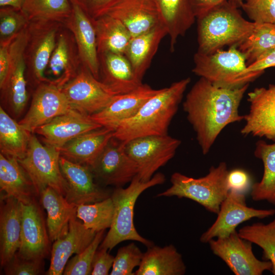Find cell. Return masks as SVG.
I'll use <instances>...</instances> for the list:
<instances>
[{
    "label": "cell",
    "instance_id": "cell-1",
    "mask_svg": "<svg viewBox=\"0 0 275 275\" xmlns=\"http://www.w3.org/2000/svg\"><path fill=\"white\" fill-rule=\"evenodd\" d=\"M249 86L235 89L219 88L200 77L186 95L183 109L203 154L208 153L227 125L244 119L238 108Z\"/></svg>",
    "mask_w": 275,
    "mask_h": 275
},
{
    "label": "cell",
    "instance_id": "cell-2",
    "mask_svg": "<svg viewBox=\"0 0 275 275\" xmlns=\"http://www.w3.org/2000/svg\"><path fill=\"white\" fill-rule=\"evenodd\" d=\"M190 82V78L187 77L161 89L134 116L118 125L114 136L126 143L139 137L167 134L171 121Z\"/></svg>",
    "mask_w": 275,
    "mask_h": 275
},
{
    "label": "cell",
    "instance_id": "cell-3",
    "mask_svg": "<svg viewBox=\"0 0 275 275\" xmlns=\"http://www.w3.org/2000/svg\"><path fill=\"white\" fill-rule=\"evenodd\" d=\"M197 19L198 52L210 54L225 46H237L252 32L256 23L244 18L228 1Z\"/></svg>",
    "mask_w": 275,
    "mask_h": 275
},
{
    "label": "cell",
    "instance_id": "cell-4",
    "mask_svg": "<svg viewBox=\"0 0 275 275\" xmlns=\"http://www.w3.org/2000/svg\"><path fill=\"white\" fill-rule=\"evenodd\" d=\"M165 176L158 173L147 182L142 181L135 176L126 188L116 187L111 197L113 202L114 212L109 230L99 245L111 251L120 242L134 240L142 243L147 248L154 245L139 234L134 225V208L140 195L147 189L163 183Z\"/></svg>",
    "mask_w": 275,
    "mask_h": 275
},
{
    "label": "cell",
    "instance_id": "cell-5",
    "mask_svg": "<svg viewBox=\"0 0 275 275\" xmlns=\"http://www.w3.org/2000/svg\"><path fill=\"white\" fill-rule=\"evenodd\" d=\"M229 172L226 163L221 162L216 167H211L208 174L199 178L175 172L171 177V186L157 197L187 198L217 214L230 191L227 183Z\"/></svg>",
    "mask_w": 275,
    "mask_h": 275
},
{
    "label": "cell",
    "instance_id": "cell-6",
    "mask_svg": "<svg viewBox=\"0 0 275 275\" xmlns=\"http://www.w3.org/2000/svg\"><path fill=\"white\" fill-rule=\"evenodd\" d=\"M193 72L213 85L222 88H240L256 79L264 72H245V57L236 46L204 54L197 51L194 56Z\"/></svg>",
    "mask_w": 275,
    "mask_h": 275
},
{
    "label": "cell",
    "instance_id": "cell-7",
    "mask_svg": "<svg viewBox=\"0 0 275 275\" xmlns=\"http://www.w3.org/2000/svg\"><path fill=\"white\" fill-rule=\"evenodd\" d=\"M63 24L53 21H32L27 26L24 51L28 85L35 88L49 81L45 72Z\"/></svg>",
    "mask_w": 275,
    "mask_h": 275
},
{
    "label": "cell",
    "instance_id": "cell-8",
    "mask_svg": "<svg viewBox=\"0 0 275 275\" xmlns=\"http://www.w3.org/2000/svg\"><path fill=\"white\" fill-rule=\"evenodd\" d=\"M58 149L43 145L32 133L24 157L18 159L39 194L41 190L50 187L65 197L66 183L60 166Z\"/></svg>",
    "mask_w": 275,
    "mask_h": 275
},
{
    "label": "cell",
    "instance_id": "cell-9",
    "mask_svg": "<svg viewBox=\"0 0 275 275\" xmlns=\"http://www.w3.org/2000/svg\"><path fill=\"white\" fill-rule=\"evenodd\" d=\"M181 141L167 134L137 138L125 143V150L138 167L137 176L149 181L175 155Z\"/></svg>",
    "mask_w": 275,
    "mask_h": 275
},
{
    "label": "cell",
    "instance_id": "cell-10",
    "mask_svg": "<svg viewBox=\"0 0 275 275\" xmlns=\"http://www.w3.org/2000/svg\"><path fill=\"white\" fill-rule=\"evenodd\" d=\"M26 36L27 27L11 42L9 71L5 84L0 88L1 106L14 119L22 115L29 100L24 56Z\"/></svg>",
    "mask_w": 275,
    "mask_h": 275
},
{
    "label": "cell",
    "instance_id": "cell-11",
    "mask_svg": "<svg viewBox=\"0 0 275 275\" xmlns=\"http://www.w3.org/2000/svg\"><path fill=\"white\" fill-rule=\"evenodd\" d=\"M62 89L72 108L90 116L103 109L118 95L82 65Z\"/></svg>",
    "mask_w": 275,
    "mask_h": 275
},
{
    "label": "cell",
    "instance_id": "cell-12",
    "mask_svg": "<svg viewBox=\"0 0 275 275\" xmlns=\"http://www.w3.org/2000/svg\"><path fill=\"white\" fill-rule=\"evenodd\" d=\"M208 243L212 253L235 275H261L271 269V262L258 259L253 252V243L240 237L236 231L227 237L212 239Z\"/></svg>",
    "mask_w": 275,
    "mask_h": 275
},
{
    "label": "cell",
    "instance_id": "cell-13",
    "mask_svg": "<svg viewBox=\"0 0 275 275\" xmlns=\"http://www.w3.org/2000/svg\"><path fill=\"white\" fill-rule=\"evenodd\" d=\"M95 180L104 186L123 187L137 175L135 162L125 150V143L113 136L89 167Z\"/></svg>",
    "mask_w": 275,
    "mask_h": 275
},
{
    "label": "cell",
    "instance_id": "cell-14",
    "mask_svg": "<svg viewBox=\"0 0 275 275\" xmlns=\"http://www.w3.org/2000/svg\"><path fill=\"white\" fill-rule=\"evenodd\" d=\"M217 216L200 238L203 243L223 238L236 231L237 227L252 218H264L275 214V209H258L247 206L244 194L230 190L221 205Z\"/></svg>",
    "mask_w": 275,
    "mask_h": 275
},
{
    "label": "cell",
    "instance_id": "cell-15",
    "mask_svg": "<svg viewBox=\"0 0 275 275\" xmlns=\"http://www.w3.org/2000/svg\"><path fill=\"white\" fill-rule=\"evenodd\" d=\"M71 108L61 88L51 81L43 82L34 90L30 106L19 123L34 133L39 127Z\"/></svg>",
    "mask_w": 275,
    "mask_h": 275
},
{
    "label": "cell",
    "instance_id": "cell-16",
    "mask_svg": "<svg viewBox=\"0 0 275 275\" xmlns=\"http://www.w3.org/2000/svg\"><path fill=\"white\" fill-rule=\"evenodd\" d=\"M60 166L66 183L65 197L77 206L96 203L111 197L109 190L95 182L89 167L60 156Z\"/></svg>",
    "mask_w": 275,
    "mask_h": 275
},
{
    "label": "cell",
    "instance_id": "cell-17",
    "mask_svg": "<svg viewBox=\"0 0 275 275\" xmlns=\"http://www.w3.org/2000/svg\"><path fill=\"white\" fill-rule=\"evenodd\" d=\"M248 96L250 107L244 116L245 124L241 134L265 137L275 142V84L256 88Z\"/></svg>",
    "mask_w": 275,
    "mask_h": 275
},
{
    "label": "cell",
    "instance_id": "cell-18",
    "mask_svg": "<svg viewBox=\"0 0 275 275\" xmlns=\"http://www.w3.org/2000/svg\"><path fill=\"white\" fill-rule=\"evenodd\" d=\"M21 204L20 244L17 252L25 259L42 261L48 253L50 240L42 213L35 200Z\"/></svg>",
    "mask_w": 275,
    "mask_h": 275
},
{
    "label": "cell",
    "instance_id": "cell-19",
    "mask_svg": "<svg viewBox=\"0 0 275 275\" xmlns=\"http://www.w3.org/2000/svg\"><path fill=\"white\" fill-rule=\"evenodd\" d=\"M102 127L90 115L71 108L39 127L35 132L41 136L45 145L59 150L79 135Z\"/></svg>",
    "mask_w": 275,
    "mask_h": 275
},
{
    "label": "cell",
    "instance_id": "cell-20",
    "mask_svg": "<svg viewBox=\"0 0 275 275\" xmlns=\"http://www.w3.org/2000/svg\"><path fill=\"white\" fill-rule=\"evenodd\" d=\"M103 15L120 21L132 37L162 24L152 0H114L98 17Z\"/></svg>",
    "mask_w": 275,
    "mask_h": 275
},
{
    "label": "cell",
    "instance_id": "cell-21",
    "mask_svg": "<svg viewBox=\"0 0 275 275\" xmlns=\"http://www.w3.org/2000/svg\"><path fill=\"white\" fill-rule=\"evenodd\" d=\"M81 65L74 36L63 25L58 34L45 76L49 81L62 88L75 76Z\"/></svg>",
    "mask_w": 275,
    "mask_h": 275
},
{
    "label": "cell",
    "instance_id": "cell-22",
    "mask_svg": "<svg viewBox=\"0 0 275 275\" xmlns=\"http://www.w3.org/2000/svg\"><path fill=\"white\" fill-rule=\"evenodd\" d=\"M72 12L63 25L73 34L82 65L99 79V64L93 20L79 7L71 3Z\"/></svg>",
    "mask_w": 275,
    "mask_h": 275
},
{
    "label": "cell",
    "instance_id": "cell-23",
    "mask_svg": "<svg viewBox=\"0 0 275 275\" xmlns=\"http://www.w3.org/2000/svg\"><path fill=\"white\" fill-rule=\"evenodd\" d=\"M160 90L142 84L130 92L116 95L105 107L90 116L101 126L115 131L120 123L134 116L143 105Z\"/></svg>",
    "mask_w": 275,
    "mask_h": 275
},
{
    "label": "cell",
    "instance_id": "cell-24",
    "mask_svg": "<svg viewBox=\"0 0 275 275\" xmlns=\"http://www.w3.org/2000/svg\"><path fill=\"white\" fill-rule=\"evenodd\" d=\"M76 217V215L71 219L67 234L53 241L47 274H63L69 258L82 252L94 238L97 232L87 228Z\"/></svg>",
    "mask_w": 275,
    "mask_h": 275
},
{
    "label": "cell",
    "instance_id": "cell-25",
    "mask_svg": "<svg viewBox=\"0 0 275 275\" xmlns=\"http://www.w3.org/2000/svg\"><path fill=\"white\" fill-rule=\"evenodd\" d=\"M21 225V202L14 197L3 195L0 208V262L2 267L19 250Z\"/></svg>",
    "mask_w": 275,
    "mask_h": 275
},
{
    "label": "cell",
    "instance_id": "cell-26",
    "mask_svg": "<svg viewBox=\"0 0 275 275\" xmlns=\"http://www.w3.org/2000/svg\"><path fill=\"white\" fill-rule=\"evenodd\" d=\"M98 58L99 80L117 94L130 92L143 84L124 54L102 52Z\"/></svg>",
    "mask_w": 275,
    "mask_h": 275
},
{
    "label": "cell",
    "instance_id": "cell-27",
    "mask_svg": "<svg viewBox=\"0 0 275 275\" xmlns=\"http://www.w3.org/2000/svg\"><path fill=\"white\" fill-rule=\"evenodd\" d=\"M114 130L102 127L79 135L59 149L60 155L72 162L91 166L114 136Z\"/></svg>",
    "mask_w": 275,
    "mask_h": 275
},
{
    "label": "cell",
    "instance_id": "cell-28",
    "mask_svg": "<svg viewBox=\"0 0 275 275\" xmlns=\"http://www.w3.org/2000/svg\"><path fill=\"white\" fill-rule=\"evenodd\" d=\"M0 188L4 195L21 203L35 200L39 196L28 173L16 158L0 154Z\"/></svg>",
    "mask_w": 275,
    "mask_h": 275
},
{
    "label": "cell",
    "instance_id": "cell-29",
    "mask_svg": "<svg viewBox=\"0 0 275 275\" xmlns=\"http://www.w3.org/2000/svg\"><path fill=\"white\" fill-rule=\"evenodd\" d=\"M39 196L47 214L49 237L53 242L68 233L70 221L76 215L77 206L69 202L64 196L50 187L41 190Z\"/></svg>",
    "mask_w": 275,
    "mask_h": 275
},
{
    "label": "cell",
    "instance_id": "cell-30",
    "mask_svg": "<svg viewBox=\"0 0 275 275\" xmlns=\"http://www.w3.org/2000/svg\"><path fill=\"white\" fill-rule=\"evenodd\" d=\"M168 35L166 28L159 24L131 38L124 55L141 81L150 67L162 39Z\"/></svg>",
    "mask_w": 275,
    "mask_h": 275
},
{
    "label": "cell",
    "instance_id": "cell-31",
    "mask_svg": "<svg viewBox=\"0 0 275 275\" xmlns=\"http://www.w3.org/2000/svg\"><path fill=\"white\" fill-rule=\"evenodd\" d=\"M152 1L167 30L170 50L174 51L178 38L186 34L196 19L189 0Z\"/></svg>",
    "mask_w": 275,
    "mask_h": 275
},
{
    "label": "cell",
    "instance_id": "cell-32",
    "mask_svg": "<svg viewBox=\"0 0 275 275\" xmlns=\"http://www.w3.org/2000/svg\"><path fill=\"white\" fill-rule=\"evenodd\" d=\"M186 269L182 256L174 245H153L144 253L134 275H183Z\"/></svg>",
    "mask_w": 275,
    "mask_h": 275
},
{
    "label": "cell",
    "instance_id": "cell-33",
    "mask_svg": "<svg viewBox=\"0 0 275 275\" xmlns=\"http://www.w3.org/2000/svg\"><path fill=\"white\" fill-rule=\"evenodd\" d=\"M93 20L98 53L109 52L124 54L132 38L126 26L118 19L107 15Z\"/></svg>",
    "mask_w": 275,
    "mask_h": 275
},
{
    "label": "cell",
    "instance_id": "cell-34",
    "mask_svg": "<svg viewBox=\"0 0 275 275\" xmlns=\"http://www.w3.org/2000/svg\"><path fill=\"white\" fill-rule=\"evenodd\" d=\"M32 134L0 106L1 153L18 159L23 158Z\"/></svg>",
    "mask_w": 275,
    "mask_h": 275
},
{
    "label": "cell",
    "instance_id": "cell-35",
    "mask_svg": "<svg viewBox=\"0 0 275 275\" xmlns=\"http://www.w3.org/2000/svg\"><path fill=\"white\" fill-rule=\"evenodd\" d=\"M254 155L262 161L264 171L261 181L252 186V199L255 201H266L275 205V142L268 144L258 141Z\"/></svg>",
    "mask_w": 275,
    "mask_h": 275
},
{
    "label": "cell",
    "instance_id": "cell-36",
    "mask_svg": "<svg viewBox=\"0 0 275 275\" xmlns=\"http://www.w3.org/2000/svg\"><path fill=\"white\" fill-rule=\"evenodd\" d=\"M255 23L251 34L237 46L247 66L275 48V23Z\"/></svg>",
    "mask_w": 275,
    "mask_h": 275
},
{
    "label": "cell",
    "instance_id": "cell-37",
    "mask_svg": "<svg viewBox=\"0 0 275 275\" xmlns=\"http://www.w3.org/2000/svg\"><path fill=\"white\" fill-rule=\"evenodd\" d=\"M21 11L30 21H53L62 23L70 16V0H24Z\"/></svg>",
    "mask_w": 275,
    "mask_h": 275
},
{
    "label": "cell",
    "instance_id": "cell-38",
    "mask_svg": "<svg viewBox=\"0 0 275 275\" xmlns=\"http://www.w3.org/2000/svg\"><path fill=\"white\" fill-rule=\"evenodd\" d=\"M239 236L254 243L263 250V259L271 263L270 271L275 275V218L268 224L258 222L242 227Z\"/></svg>",
    "mask_w": 275,
    "mask_h": 275
},
{
    "label": "cell",
    "instance_id": "cell-39",
    "mask_svg": "<svg viewBox=\"0 0 275 275\" xmlns=\"http://www.w3.org/2000/svg\"><path fill=\"white\" fill-rule=\"evenodd\" d=\"M114 206L111 197L101 201L77 206L76 216L88 229L96 232L109 228L112 225Z\"/></svg>",
    "mask_w": 275,
    "mask_h": 275
},
{
    "label": "cell",
    "instance_id": "cell-40",
    "mask_svg": "<svg viewBox=\"0 0 275 275\" xmlns=\"http://www.w3.org/2000/svg\"><path fill=\"white\" fill-rule=\"evenodd\" d=\"M20 10L11 7L0 8V44L10 43L29 23Z\"/></svg>",
    "mask_w": 275,
    "mask_h": 275
},
{
    "label": "cell",
    "instance_id": "cell-41",
    "mask_svg": "<svg viewBox=\"0 0 275 275\" xmlns=\"http://www.w3.org/2000/svg\"><path fill=\"white\" fill-rule=\"evenodd\" d=\"M105 230L97 232L91 243L81 253L67 262L64 275L91 274L92 264L95 254L104 237Z\"/></svg>",
    "mask_w": 275,
    "mask_h": 275
},
{
    "label": "cell",
    "instance_id": "cell-42",
    "mask_svg": "<svg viewBox=\"0 0 275 275\" xmlns=\"http://www.w3.org/2000/svg\"><path fill=\"white\" fill-rule=\"evenodd\" d=\"M144 253L134 243L119 248L114 258L111 275H134L133 269L140 265Z\"/></svg>",
    "mask_w": 275,
    "mask_h": 275
},
{
    "label": "cell",
    "instance_id": "cell-43",
    "mask_svg": "<svg viewBox=\"0 0 275 275\" xmlns=\"http://www.w3.org/2000/svg\"><path fill=\"white\" fill-rule=\"evenodd\" d=\"M241 8L253 22L275 23V0H243Z\"/></svg>",
    "mask_w": 275,
    "mask_h": 275
},
{
    "label": "cell",
    "instance_id": "cell-44",
    "mask_svg": "<svg viewBox=\"0 0 275 275\" xmlns=\"http://www.w3.org/2000/svg\"><path fill=\"white\" fill-rule=\"evenodd\" d=\"M42 261L25 259L17 252L3 267L8 275H37L41 272Z\"/></svg>",
    "mask_w": 275,
    "mask_h": 275
},
{
    "label": "cell",
    "instance_id": "cell-45",
    "mask_svg": "<svg viewBox=\"0 0 275 275\" xmlns=\"http://www.w3.org/2000/svg\"><path fill=\"white\" fill-rule=\"evenodd\" d=\"M108 250L99 248L96 251L94 256L91 272L92 275H107L112 268L115 257L109 254Z\"/></svg>",
    "mask_w": 275,
    "mask_h": 275
},
{
    "label": "cell",
    "instance_id": "cell-46",
    "mask_svg": "<svg viewBox=\"0 0 275 275\" xmlns=\"http://www.w3.org/2000/svg\"><path fill=\"white\" fill-rule=\"evenodd\" d=\"M227 183L230 190L244 194L251 186V179L249 174L241 169H235L229 172Z\"/></svg>",
    "mask_w": 275,
    "mask_h": 275
},
{
    "label": "cell",
    "instance_id": "cell-47",
    "mask_svg": "<svg viewBox=\"0 0 275 275\" xmlns=\"http://www.w3.org/2000/svg\"><path fill=\"white\" fill-rule=\"evenodd\" d=\"M77 5L92 19L97 18L114 0H70Z\"/></svg>",
    "mask_w": 275,
    "mask_h": 275
},
{
    "label": "cell",
    "instance_id": "cell-48",
    "mask_svg": "<svg viewBox=\"0 0 275 275\" xmlns=\"http://www.w3.org/2000/svg\"><path fill=\"white\" fill-rule=\"evenodd\" d=\"M275 66V48L263 55L256 61L247 66L245 72H264L265 69Z\"/></svg>",
    "mask_w": 275,
    "mask_h": 275
},
{
    "label": "cell",
    "instance_id": "cell-49",
    "mask_svg": "<svg viewBox=\"0 0 275 275\" xmlns=\"http://www.w3.org/2000/svg\"><path fill=\"white\" fill-rule=\"evenodd\" d=\"M228 0H189L196 19Z\"/></svg>",
    "mask_w": 275,
    "mask_h": 275
},
{
    "label": "cell",
    "instance_id": "cell-50",
    "mask_svg": "<svg viewBox=\"0 0 275 275\" xmlns=\"http://www.w3.org/2000/svg\"><path fill=\"white\" fill-rule=\"evenodd\" d=\"M10 43L0 44V88L5 84L9 71Z\"/></svg>",
    "mask_w": 275,
    "mask_h": 275
},
{
    "label": "cell",
    "instance_id": "cell-51",
    "mask_svg": "<svg viewBox=\"0 0 275 275\" xmlns=\"http://www.w3.org/2000/svg\"><path fill=\"white\" fill-rule=\"evenodd\" d=\"M23 2L24 0H0V7H11L21 10Z\"/></svg>",
    "mask_w": 275,
    "mask_h": 275
},
{
    "label": "cell",
    "instance_id": "cell-52",
    "mask_svg": "<svg viewBox=\"0 0 275 275\" xmlns=\"http://www.w3.org/2000/svg\"><path fill=\"white\" fill-rule=\"evenodd\" d=\"M228 2L235 7L239 8L241 7L243 0H228Z\"/></svg>",
    "mask_w": 275,
    "mask_h": 275
}]
</instances>
